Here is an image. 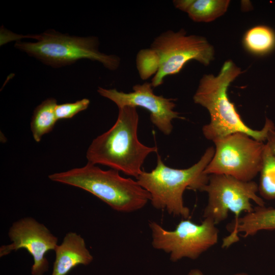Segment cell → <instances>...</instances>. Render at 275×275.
<instances>
[{
	"label": "cell",
	"mask_w": 275,
	"mask_h": 275,
	"mask_svg": "<svg viewBox=\"0 0 275 275\" xmlns=\"http://www.w3.org/2000/svg\"><path fill=\"white\" fill-rule=\"evenodd\" d=\"M241 73L240 68L228 60L224 63L217 75L205 74L200 79L193 100L205 108L209 114V123L202 127L203 134L206 139L213 142L231 134L243 132L264 142L269 130L275 128L272 121L267 118L261 130L250 128L244 123L230 101L228 88Z\"/></svg>",
	"instance_id": "obj_1"
},
{
	"label": "cell",
	"mask_w": 275,
	"mask_h": 275,
	"mask_svg": "<svg viewBox=\"0 0 275 275\" xmlns=\"http://www.w3.org/2000/svg\"><path fill=\"white\" fill-rule=\"evenodd\" d=\"M139 122L136 107L119 108L114 125L94 139L89 147L88 162L104 165L136 178L147 157L157 151L156 147L147 146L139 141Z\"/></svg>",
	"instance_id": "obj_2"
},
{
	"label": "cell",
	"mask_w": 275,
	"mask_h": 275,
	"mask_svg": "<svg viewBox=\"0 0 275 275\" xmlns=\"http://www.w3.org/2000/svg\"><path fill=\"white\" fill-rule=\"evenodd\" d=\"M214 153L213 147L208 148L196 163L183 169L167 166L157 154L155 168L149 172L143 171L136 181L149 193L150 201L154 208L188 218L190 211L184 204V192L186 189L202 191L209 178L205 170Z\"/></svg>",
	"instance_id": "obj_3"
},
{
	"label": "cell",
	"mask_w": 275,
	"mask_h": 275,
	"mask_svg": "<svg viewBox=\"0 0 275 275\" xmlns=\"http://www.w3.org/2000/svg\"><path fill=\"white\" fill-rule=\"evenodd\" d=\"M48 178L87 191L118 212L139 210L150 201L149 193L136 180L121 176L117 170H103L89 162L81 168L51 174Z\"/></svg>",
	"instance_id": "obj_4"
},
{
	"label": "cell",
	"mask_w": 275,
	"mask_h": 275,
	"mask_svg": "<svg viewBox=\"0 0 275 275\" xmlns=\"http://www.w3.org/2000/svg\"><path fill=\"white\" fill-rule=\"evenodd\" d=\"M34 42L17 41L15 47L52 67H61L81 59L101 63L110 70H117L121 64L116 54H106L99 50V42L95 36L77 37L48 30L40 35H25Z\"/></svg>",
	"instance_id": "obj_5"
},
{
	"label": "cell",
	"mask_w": 275,
	"mask_h": 275,
	"mask_svg": "<svg viewBox=\"0 0 275 275\" xmlns=\"http://www.w3.org/2000/svg\"><path fill=\"white\" fill-rule=\"evenodd\" d=\"M149 48L157 67L151 82L153 88L162 84L167 76L179 73L188 61L195 60L207 66L214 55L213 47L205 38L187 35L183 29L162 32L154 39Z\"/></svg>",
	"instance_id": "obj_6"
},
{
	"label": "cell",
	"mask_w": 275,
	"mask_h": 275,
	"mask_svg": "<svg viewBox=\"0 0 275 275\" xmlns=\"http://www.w3.org/2000/svg\"><path fill=\"white\" fill-rule=\"evenodd\" d=\"M214 155L206 168L207 175L222 174L250 181L262 168L264 142L243 132H236L213 142Z\"/></svg>",
	"instance_id": "obj_7"
},
{
	"label": "cell",
	"mask_w": 275,
	"mask_h": 275,
	"mask_svg": "<svg viewBox=\"0 0 275 275\" xmlns=\"http://www.w3.org/2000/svg\"><path fill=\"white\" fill-rule=\"evenodd\" d=\"M149 225L152 246L169 254L172 262L184 258L197 259L218 241V230L209 218H204L200 224L183 218L171 231L154 221H150Z\"/></svg>",
	"instance_id": "obj_8"
},
{
	"label": "cell",
	"mask_w": 275,
	"mask_h": 275,
	"mask_svg": "<svg viewBox=\"0 0 275 275\" xmlns=\"http://www.w3.org/2000/svg\"><path fill=\"white\" fill-rule=\"evenodd\" d=\"M258 184L253 181H244L222 174L209 175L207 183L202 191L207 193L208 202L203 217L212 219L215 225L225 221L229 212L237 221L242 212L249 213L254 208L253 201L258 206H265L263 199L257 194Z\"/></svg>",
	"instance_id": "obj_9"
},
{
	"label": "cell",
	"mask_w": 275,
	"mask_h": 275,
	"mask_svg": "<svg viewBox=\"0 0 275 275\" xmlns=\"http://www.w3.org/2000/svg\"><path fill=\"white\" fill-rule=\"evenodd\" d=\"M97 92L101 96L114 102L118 108L129 106L147 109L150 113L152 124L165 135L172 132L173 120L181 118L179 113L174 111L175 99L155 94L151 82L134 85L132 91L129 93L102 87H98Z\"/></svg>",
	"instance_id": "obj_10"
},
{
	"label": "cell",
	"mask_w": 275,
	"mask_h": 275,
	"mask_svg": "<svg viewBox=\"0 0 275 275\" xmlns=\"http://www.w3.org/2000/svg\"><path fill=\"white\" fill-rule=\"evenodd\" d=\"M9 236L12 242L1 247L0 257L24 249L33 258L32 275H43L48 270L49 264L45 255L50 250L54 251L58 238L44 225L31 217L24 218L13 224Z\"/></svg>",
	"instance_id": "obj_11"
},
{
	"label": "cell",
	"mask_w": 275,
	"mask_h": 275,
	"mask_svg": "<svg viewBox=\"0 0 275 275\" xmlns=\"http://www.w3.org/2000/svg\"><path fill=\"white\" fill-rule=\"evenodd\" d=\"M230 234L223 239L222 247L227 248L239 241L238 234L243 233L242 237L253 236L262 230H275V208L257 206L253 210L237 221L227 226Z\"/></svg>",
	"instance_id": "obj_12"
},
{
	"label": "cell",
	"mask_w": 275,
	"mask_h": 275,
	"mask_svg": "<svg viewBox=\"0 0 275 275\" xmlns=\"http://www.w3.org/2000/svg\"><path fill=\"white\" fill-rule=\"evenodd\" d=\"M54 251L56 258L51 275H67L75 267L88 265L93 260L84 239L74 232L68 233Z\"/></svg>",
	"instance_id": "obj_13"
},
{
	"label": "cell",
	"mask_w": 275,
	"mask_h": 275,
	"mask_svg": "<svg viewBox=\"0 0 275 275\" xmlns=\"http://www.w3.org/2000/svg\"><path fill=\"white\" fill-rule=\"evenodd\" d=\"M229 0H174L177 9L186 12L197 22H209L223 15L227 11Z\"/></svg>",
	"instance_id": "obj_14"
},
{
	"label": "cell",
	"mask_w": 275,
	"mask_h": 275,
	"mask_svg": "<svg viewBox=\"0 0 275 275\" xmlns=\"http://www.w3.org/2000/svg\"><path fill=\"white\" fill-rule=\"evenodd\" d=\"M57 104L56 99L49 98L34 109L31 122V130L36 142H39L44 134L50 132L58 120L55 113Z\"/></svg>",
	"instance_id": "obj_15"
},
{
	"label": "cell",
	"mask_w": 275,
	"mask_h": 275,
	"mask_svg": "<svg viewBox=\"0 0 275 275\" xmlns=\"http://www.w3.org/2000/svg\"><path fill=\"white\" fill-rule=\"evenodd\" d=\"M243 43L251 53L258 56L268 54L275 48V32L266 25L254 26L245 33Z\"/></svg>",
	"instance_id": "obj_16"
},
{
	"label": "cell",
	"mask_w": 275,
	"mask_h": 275,
	"mask_svg": "<svg viewBox=\"0 0 275 275\" xmlns=\"http://www.w3.org/2000/svg\"><path fill=\"white\" fill-rule=\"evenodd\" d=\"M260 173L258 188L261 196L266 200L275 199V155L266 144Z\"/></svg>",
	"instance_id": "obj_17"
},
{
	"label": "cell",
	"mask_w": 275,
	"mask_h": 275,
	"mask_svg": "<svg viewBox=\"0 0 275 275\" xmlns=\"http://www.w3.org/2000/svg\"><path fill=\"white\" fill-rule=\"evenodd\" d=\"M90 100L83 98L74 102L57 104L55 113L58 120L72 118L78 113L86 109L89 104Z\"/></svg>",
	"instance_id": "obj_18"
},
{
	"label": "cell",
	"mask_w": 275,
	"mask_h": 275,
	"mask_svg": "<svg viewBox=\"0 0 275 275\" xmlns=\"http://www.w3.org/2000/svg\"><path fill=\"white\" fill-rule=\"evenodd\" d=\"M266 144L275 155V128L268 132Z\"/></svg>",
	"instance_id": "obj_19"
},
{
	"label": "cell",
	"mask_w": 275,
	"mask_h": 275,
	"mask_svg": "<svg viewBox=\"0 0 275 275\" xmlns=\"http://www.w3.org/2000/svg\"><path fill=\"white\" fill-rule=\"evenodd\" d=\"M187 275H205L200 269L194 268L191 269ZM234 275H249L245 273H238Z\"/></svg>",
	"instance_id": "obj_20"
}]
</instances>
